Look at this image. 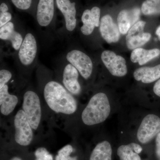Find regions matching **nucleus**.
<instances>
[{
    "label": "nucleus",
    "instance_id": "nucleus-1",
    "mask_svg": "<svg viewBox=\"0 0 160 160\" xmlns=\"http://www.w3.org/2000/svg\"><path fill=\"white\" fill-rule=\"evenodd\" d=\"M40 80V92L44 108L52 114L61 116L65 120L77 112L78 105L75 97L59 81L49 78Z\"/></svg>",
    "mask_w": 160,
    "mask_h": 160
},
{
    "label": "nucleus",
    "instance_id": "nucleus-2",
    "mask_svg": "<svg viewBox=\"0 0 160 160\" xmlns=\"http://www.w3.org/2000/svg\"><path fill=\"white\" fill-rule=\"evenodd\" d=\"M111 108L108 97L104 92L93 95L80 114V120L85 126L98 125L106 121Z\"/></svg>",
    "mask_w": 160,
    "mask_h": 160
},
{
    "label": "nucleus",
    "instance_id": "nucleus-3",
    "mask_svg": "<svg viewBox=\"0 0 160 160\" xmlns=\"http://www.w3.org/2000/svg\"><path fill=\"white\" fill-rule=\"evenodd\" d=\"M22 109L34 132L42 130L45 108L39 92L32 87L26 88L22 95Z\"/></svg>",
    "mask_w": 160,
    "mask_h": 160
},
{
    "label": "nucleus",
    "instance_id": "nucleus-4",
    "mask_svg": "<svg viewBox=\"0 0 160 160\" xmlns=\"http://www.w3.org/2000/svg\"><path fill=\"white\" fill-rule=\"evenodd\" d=\"M9 121L6 136L11 137L19 146H29L34 140V131L22 109H19Z\"/></svg>",
    "mask_w": 160,
    "mask_h": 160
},
{
    "label": "nucleus",
    "instance_id": "nucleus-5",
    "mask_svg": "<svg viewBox=\"0 0 160 160\" xmlns=\"http://www.w3.org/2000/svg\"><path fill=\"white\" fill-rule=\"evenodd\" d=\"M37 41L34 35L28 32L24 36L22 44L18 51L20 65L25 69L33 66L38 55Z\"/></svg>",
    "mask_w": 160,
    "mask_h": 160
},
{
    "label": "nucleus",
    "instance_id": "nucleus-6",
    "mask_svg": "<svg viewBox=\"0 0 160 160\" xmlns=\"http://www.w3.org/2000/svg\"><path fill=\"white\" fill-rule=\"evenodd\" d=\"M67 62L76 68L81 76L86 80L91 77L93 72L92 61L89 56L78 49H72L66 55Z\"/></svg>",
    "mask_w": 160,
    "mask_h": 160
},
{
    "label": "nucleus",
    "instance_id": "nucleus-7",
    "mask_svg": "<svg viewBox=\"0 0 160 160\" xmlns=\"http://www.w3.org/2000/svg\"><path fill=\"white\" fill-rule=\"evenodd\" d=\"M160 132V118L154 114L144 118L137 132L138 139L143 144H147Z\"/></svg>",
    "mask_w": 160,
    "mask_h": 160
},
{
    "label": "nucleus",
    "instance_id": "nucleus-8",
    "mask_svg": "<svg viewBox=\"0 0 160 160\" xmlns=\"http://www.w3.org/2000/svg\"><path fill=\"white\" fill-rule=\"evenodd\" d=\"M79 75L76 68L67 62L62 69L61 79L59 81L75 97L78 96L82 92V87L79 81Z\"/></svg>",
    "mask_w": 160,
    "mask_h": 160
},
{
    "label": "nucleus",
    "instance_id": "nucleus-9",
    "mask_svg": "<svg viewBox=\"0 0 160 160\" xmlns=\"http://www.w3.org/2000/svg\"><path fill=\"white\" fill-rule=\"evenodd\" d=\"M101 59L112 75L122 77L127 73L126 61L124 58L113 52L105 50L101 54Z\"/></svg>",
    "mask_w": 160,
    "mask_h": 160
},
{
    "label": "nucleus",
    "instance_id": "nucleus-10",
    "mask_svg": "<svg viewBox=\"0 0 160 160\" xmlns=\"http://www.w3.org/2000/svg\"><path fill=\"white\" fill-rule=\"evenodd\" d=\"M146 22L138 21L130 28L126 37V43L129 49H134L148 42L151 38V34L144 32V29Z\"/></svg>",
    "mask_w": 160,
    "mask_h": 160
},
{
    "label": "nucleus",
    "instance_id": "nucleus-11",
    "mask_svg": "<svg viewBox=\"0 0 160 160\" xmlns=\"http://www.w3.org/2000/svg\"><path fill=\"white\" fill-rule=\"evenodd\" d=\"M54 0H39L37 9L36 20L42 28L51 26L54 18Z\"/></svg>",
    "mask_w": 160,
    "mask_h": 160
},
{
    "label": "nucleus",
    "instance_id": "nucleus-12",
    "mask_svg": "<svg viewBox=\"0 0 160 160\" xmlns=\"http://www.w3.org/2000/svg\"><path fill=\"white\" fill-rule=\"evenodd\" d=\"M56 3L64 17L66 30L69 32L74 31L77 22L75 3L70 0H56Z\"/></svg>",
    "mask_w": 160,
    "mask_h": 160
},
{
    "label": "nucleus",
    "instance_id": "nucleus-13",
    "mask_svg": "<svg viewBox=\"0 0 160 160\" xmlns=\"http://www.w3.org/2000/svg\"><path fill=\"white\" fill-rule=\"evenodd\" d=\"M9 89L8 84L0 88V112L4 117L10 116L19 102L18 96L10 93Z\"/></svg>",
    "mask_w": 160,
    "mask_h": 160
},
{
    "label": "nucleus",
    "instance_id": "nucleus-14",
    "mask_svg": "<svg viewBox=\"0 0 160 160\" xmlns=\"http://www.w3.org/2000/svg\"><path fill=\"white\" fill-rule=\"evenodd\" d=\"M99 27L101 36L107 43L117 42L119 41L120 32L118 26L109 15H106L101 18Z\"/></svg>",
    "mask_w": 160,
    "mask_h": 160
},
{
    "label": "nucleus",
    "instance_id": "nucleus-15",
    "mask_svg": "<svg viewBox=\"0 0 160 160\" xmlns=\"http://www.w3.org/2000/svg\"><path fill=\"white\" fill-rule=\"evenodd\" d=\"M141 10L135 7L122 10L118 17V26L120 33L126 34L130 28L138 22L140 19Z\"/></svg>",
    "mask_w": 160,
    "mask_h": 160
},
{
    "label": "nucleus",
    "instance_id": "nucleus-16",
    "mask_svg": "<svg viewBox=\"0 0 160 160\" xmlns=\"http://www.w3.org/2000/svg\"><path fill=\"white\" fill-rule=\"evenodd\" d=\"M101 10L97 6L92 7L91 10L86 9L83 12L82 16V26L81 31L84 35L89 36L92 33L95 27L100 25Z\"/></svg>",
    "mask_w": 160,
    "mask_h": 160
},
{
    "label": "nucleus",
    "instance_id": "nucleus-17",
    "mask_svg": "<svg viewBox=\"0 0 160 160\" xmlns=\"http://www.w3.org/2000/svg\"><path fill=\"white\" fill-rule=\"evenodd\" d=\"M24 38L19 32L15 30L14 23L12 21L0 27V39L10 42L12 47L16 51L19 50Z\"/></svg>",
    "mask_w": 160,
    "mask_h": 160
},
{
    "label": "nucleus",
    "instance_id": "nucleus-18",
    "mask_svg": "<svg viewBox=\"0 0 160 160\" xmlns=\"http://www.w3.org/2000/svg\"><path fill=\"white\" fill-rule=\"evenodd\" d=\"M135 79L148 84L160 78V64L154 67H143L137 69L133 73Z\"/></svg>",
    "mask_w": 160,
    "mask_h": 160
},
{
    "label": "nucleus",
    "instance_id": "nucleus-19",
    "mask_svg": "<svg viewBox=\"0 0 160 160\" xmlns=\"http://www.w3.org/2000/svg\"><path fill=\"white\" fill-rule=\"evenodd\" d=\"M160 55V50L153 49L146 50L138 48L133 49L132 52L130 59L133 63H138L141 66L158 57Z\"/></svg>",
    "mask_w": 160,
    "mask_h": 160
},
{
    "label": "nucleus",
    "instance_id": "nucleus-20",
    "mask_svg": "<svg viewBox=\"0 0 160 160\" xmlns=\"http://www.w3.org/2000/svg\"><path fill=\"white\" fill-rule=\"evenodd\" d=\"M112 149L109 142L98 143L92 152L89 160H112Z\"/></svg>",
    "mask_w": 160,
    "mask_h": 160
},
{
    "label": "nucleus",
    "instance_id": "nucleus-21",
    "mask_svg": "<svg viewBox=\"0 0 160 160\" xmlns=\"http://www.w3.org/2000/svg\"><path fill=\"white\" fill-rule=\"evenodd\" d=\"M117 154L120 160H141L140 156L134 151L133 143L120 146Z\"/></svg>",
    "mask_w": 160,
    "mask_h": 160
},
{
    "label": "nucleus",
    "instance_id": "nucleus-22",
    "mask_svg": "<svg viewBox=\"0 0 160 160\" xmlns=\"http://www.w3.org/2000/svg\"><path fill=\"white\" fill-rule=\"evenodd\" d=\"M142 12L146 15L160 13V0H146L142 5Z\"/></svg>",
    "mask_w": 160,
    "mask_h": 160
},
{
    "label": "nucleus",
    "instance_id": "nucleus-23",
    "mask_svg": "<svg viewBox=\"0 0 160 160\" xmlns=\"http://www.w3.org/2000/svg\"><path fill=\"white\" fill-rule=\"evenodd\" d=\"M73 151L74 149L71 145H66L58 151L55 160H78L77 157L71 156Z\"/></svg>",
    "mask_w": 160,
    "mask_h": 160
},
{
    "label": "nucleus",
    "instance_id": "nucleus-24",
    "mask_svg": "<svg viewBox=\"0 0 160 160\" xmlns=\"http://www.w3.org/2000/svg\"><path fill=\"white\" fill-rule=\"evenodd\" d=\"M35 160H53L52 154L49 153L45 147H41L38 148L34 152Z\"/></svg>",
    "mask_w": 160,
    "mask_h": 160
},
{
    "label": "nucleus",
    "instance_id": "nucleus-25",
    "mask_svg": "<svg viewBox=\"0 0 160 160\" xmlns=\"http://www.w3.org/2000/svg\"><path fill=\"white\" fill-rule=\"evenodd\" d=\"M12 74L9 69H1L0 70V88L8 84L12 78Z\"/></svg>",
    "mask_w": 160,
    "mask_h": 160
},
{
    "label": "nucleus",
    "instance_id": "nucleus-26",
    "mask_svg": "<svg viewBox=\"0 0 160 160\" xmlns=\"http://www.w3.org/2000/svg\"><path fill=\"white\" fill-rule=\"evenodd\" d=\"M13 5L18 9L26 10L31 7L32 0H11Z\"/></svg>",
    "mask_w": 160,
    "mask_h": 160
},
{
    "label": "nucleus",
    "instance_id": "nucleus-27",
    "mask_svg": "<svg viewBox=\"0 0 160 160\" xmlns=\"http://www.w3.org/2000/svg\"><path fill=\"white\" fill-rule=\"evenodd\" d=\"M12 19V15L9 12L0 13V27L11 22Z\"/></svg>",
    "mask_w": 160,
    "mask_h": 160
},
{
    "label": "nucleus",
    "instance_id": "nucleus-28",
    "mask_svg": "<svg viewBox=\"0 0 160 160\" xmlns=\"http://www.w3.org/2000/svg\"><path fill=\"white\" fill-rule=\"evenodd\" d=\"M153 92L155 94L160 97V79L155 84L153 87Z\"/></svg>",
    "mask_w": 160,
    "mask_h": 160
},
{
    "label": "nucleus",
    "instance_id": "nucleus-29",
    "mask_svg": "<svg viewBox=\"0 0 160 160\" xmlns=\"http://www.w3.org/2000/svg\"><path fill=\"white\" fill-rule=\"evenodd\" d=\"M8 10H9V7L6 3H1V5H0V13L7 12H8Z\"/></svg>",
    "mask_w": 160,
    "mask_h": 160
},
{
    "label": "nucleus",
    "instance_id": "nucleus-30",
    "mask_svg": "<svg viewBox=\"0 0 160 160\" xmlns=\"http://www.w3.org/2000/svg\"><path fill=\"white\" fill-rule=\"evenodd\" d=\"M133 146H134V151L138 154L141 153L142 151V148L138 144L133 143Z\"/></svg>",
    "mask_w": 160,
    "mask_h": 160
},
{
    "label": "nucleus",
    "instance_id": "nucleus-31",
    "mask_svg": "<svg viewBox=\"0 0 160 160\" xmlns=\"http://www.w3.org/2000/svg\"><path fill=\"white\" fill-rule=\"evenodd\" d=\"M156 146H160V132L157 136L156 139Z\"/></svg>",
    "mask_w": 160,
    "mask_h": 160
},
{
    "label": "nucleus",
    "instance_id": "nucleus-32",
    "mask_svg": "<svg viewBox=\"0 0 160 160\" xmlns=\"http://www.w3.org/2000/svg\"><path fill=\"white\" fill-rule=\"evenodd\" d=\"M156 34L158 36L159 40L160 41V26L158 27L156 31Z\"/></svg>",
    "mask_w": 160,
    "mask_h": 160
},
{
    "label": "nucleus",
    "instance_id": "nucleus-33",
    "mask_svg": "<svg viewBox=\"0 0 160 160\" xmlns=\"http://www.w3.org/2000/svg\"><path fill=\"white\" fill-rule=\"evenodd\" d=\"M10 160H22L21 158L18 157H14L12 158Z\"/></svg>",
    "mask_w": 160,
    "mask_h": 160
}]
</instances>
